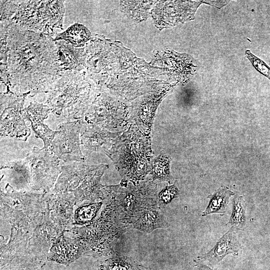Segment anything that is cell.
<instances>
[{"instance_id":"1","label":"cell","mask_w":270,"mask_h":270,"mask_svg":"<svg viewBox=\"0 0 270 270\" xmlns=\"http://www.w3.org/2000/svg\"><path fill=\"white\" fill-rule=\"evenodd\" d=\"M64 72L54 38L10 20L0 35V78L5 92L32 97L46 92Z\"/></svg>"},{"instance_id":"2","label":"cell","mask_w":270,"mask_h":270,"mask_svg":"<svg viewBox=\"0 0 270 270\" xmlns=\"http://www.w3.org/2000/svg\"><path fill=\"white\" fill-rule=\"evenodd\" d=\"M98 92L83 70L66 72L46 92L44 104L58 118L80 120L84 118Z\"/></svg>"},{"instance_id":"3","label":"cell","mask_w":270,"mask_h":270,"mask_svg":"<svg viewBox=\"0 0 270 270\" xmlns=\"http://www.w3.org/2000/svg\"><path fill=\"white\" fill-rule=\"evenodd\" d=\"M126 182L143 180L150 172L152 151L150 137L130 126L119 132L106 154Z\"/></svg>"},{"instance_id":"4","label":"cell","mask_w":270,"mask_h":270,"mask_svg":"<svg viewBox=\"0 0 270 270\" xmlns=\"http://www.w3.org/2000/svg\"><path fill=\"white\" fill-rule=\"evenodd\" d=\"M64 1L21 0L12 21L20 27L52 37L62 29Z\"/></svg>"},{"instance_id":"5","label":"cell","mask_w":270,"mask_h":270,"mask_svg":"<svg viewBox=\"0 0 270 270\" xmlns=\"http://www.w3.org/2000/svg\"><path fill=\"white\" fill-rule=\"evenodd\" d=\"M84 120L112 132L124 131L130 126V108L115 96L98 92L86 112Z\"/></svg>"},{"instance_id":"6","label":"cell","mask_w":270,"mask_h":270,"mask_svg":"<svg viewBox=\"0 0 270 270\" xmlns=\"http://www.w3.org/2000/svg\"><path fill=\"white\" fill-rule=\"evenodd\" d=\"M25 97L12 92L0 94V136L26 141L30 131L25 124L22 110Z\"/></svg>"},{"instance_id":"7","label":"cell","mask_w":270,"mask_h":270,"mask_svg":"<svg viewBox=\"0 0 270 270\" xmlns=\"http://www.w3.org/2000/svg\"><path fill=\"white\" fill-rule=\"evenodd\" d=\"M84 118L60 124L49 149L64 162H82L86 160L80 149V134Z\"/></svg>"},{"instance_id":"8","label":"cell","mask_w":270,"mask_h":270,"mask_svg":"<svg viewBox=\"0 0 270 270\" xmlns=\"http://www.w3.org/2000/svg\"><path fill=\"white\" fill-rule=\"evenodd\" d=\"M24 160L30 176L37 180L43 179L51 182L62 170L60 160L49 148L34 147Z\"/></svg>"},{"instance_id":"9","label":"cell","mask_w":270,"mask_h":270,"mask_svg":"<svg viewBox=\"0 0 270 270\" xmlns=\"http://www.w3.org/2000/svg\"><path fill=\"white\" fill-rule=\"evenodd\" d=\"M162 96H147L136 100L130 108V124L150 136L156 110Z\"/></svg>"},{"instance_id":"10","label":"cell","mask_w":270,"mask_h":270,"mask_svg":"<svg viewBox=\"0 0 270 270\" xmlns=\"http://www.w3.org/2000/svg\"><path fill=\"white\" fill-rule=\"evenodd\" d=\"M50 112V110L47 105L35 100L30 102V104L22 110L24 120L30 122L32 128L36 135L42 140L44 148H49L58 132L57 130H52L44 123V120Z\"/></svg>"},{"instance_id":"11","label":"cell","mask_w":270,"mask_h":270,"mask_svg":"<svg viewBox=\"0 0 270 270\" xmlns=\"http://www.w3.org/2000/svg\"><path fill=\"white\" fill-rule=\"evenodd\" d=\"M118 133L97 126L88 124L80 136V143L90 152H101L106 154L112 148Z\"/></svg>"},{"instance_id":"12","label":"cell","mask_w":270,"mask_h":270,"mask_svg":"<svg viewBox=\"0 0 270 270\" xmlns=\"http://www.w3.org/2000/svg\"><path fill=\"white\" fill-rule=\"evenodd\" d=\"M55 43L61 68L64 74L70 71H81L86 67L84 48H75L64 40H56Z\"/></svg>"},{"instance_id":"13","label":"cell","mask_w":270,"mask_h":270,"mask_svg":"<svg viewBox=\"0 0 270 270\" xmlns=\"http://www.w3.org/2000/svg\"><path fill=\"white\" fill-rule=\"evenodd\" d=\"M234 230L230 228L218 241L213 248L200 256V259L211 264H215L228 254L237 256L240 245Z\"/></svg>"},{"instance_id":"14","label":"cell","mask_w":270,"mask_h":270,"mask_svg":"<svg viewBox=\"0 0 270 270\" xmlns=\"http://www.w3.org/2000/svg\"><path fill=\"white\" fill-rule=\"evenodd\" d=\"M132 223L134 228L146 232L164 226V222L159 211L153 207L140 209L134 216Z\"/></svg>"},{"instance_id":"15","label":"cell","mask_w":270,"mask_h":270,"mask_svg":"<svg viewBox=\"0 0 270 270\" xmlns=\"http://www.w3.org/2000/svg\"><path fill=\"white\" fill-rule=\"evenodd\" d=\"M90 38V32L84 25L75 24L66 31L57 34L54 40H64L75 48H82Z\"/></svg>"},{"instance_id":"16","label":"cell","mask_w":270,"mask_h":270,"mask_svg":"<svg viewBox=\"0 0 270 270\" xmlns=\"http://www.w3.org/2000/svg\"><path fill=\"white\" fill-rule=\"evenodd\" d=\"M234 193L227 188L222 187L214 194L208 196L210 198L209 204L202 212V216L217 213L222 216L225 214L230 198Z\"/></svg>"},{"instance_id":"17","label":"cell","mask_w":270,"mask_h":270,"mask_svg":"<svg viewBox=\"0 0 270 270\" xmlns=\"http://www.w3.org/2000/svg\"><path fill=\"white\" fill-rule=\"evenodd\" d=\"M171 158L167 154L161 153L153 158L152 162L151 170L152 180L166 181L170 183L172 178L170 173Z\"/></svg>"},{"instance_id":"18","label":"cell","mask_w":270,"mask_h":270,"mask_svg":"<svg viewBox=\"0 0 270 270\" xmlns=\"http://www.w3.org/2000/svg\"><path fill=\"white\" fill-rule=\"evenodd\" d=\"M246 206L242 196H236L232 200V212L226 225L234 230L242 229L246 223Z\"/></svg>"},{"instance_id":"19","label":"cell","mask_w":270,"mask_h":270,"mask_svg":"<svg viewBox=\"0 0 270 270\" xmlns=\"http://www.w3.org/2000/svg\"><path fill=\"white\" fill-rule=\"evenodd\" d=\"M102 270H146L141 264L132 258L122 256L106 260Z\"/></svg>"},{"instance_id":"20","label":"cell","mask_w":270,"mask_h":270,"mask_svg":"<svg viewBox=\"0 0 270 270\" xmlns=\"http://www.w3.org/2000/svg\"><path fill=\"white\" fill-rule=\"evenodd\" d=\"M21 0H0V21L11 20Z\"/></svg>"},{"instance_id":"21","label":"cell","mask_w":270,"mask_h":270,"mask_svg":"<svg viewBox=\"0 0 270 270\" xmlns=\"http://www.w3.org/2000/svg\"><path fill=\"white\" fill-rule=\"evenodd\" d=\"M102 203H96L84 206L78 210V220L86 222L92 220L96 216L101 206Z\"/></svg>"},{"instance_id":"22","label":"cell","mask_w":270,"mask_h":270,"mask_svg":"<svg viewBox=\"0 0 270 270\" xmlns=\"http://www.w3.org/2000/svg\"><path fill=\"white\" fill-rule=\"evenodd\" d=\"M246 54L255 68L270 80V68L264 61L252 54L249 50H246Z\"/></svg>"},{"instance_id":"23","label":"cell","mask_w":270,"mask_h":270,"mask_svg":"<svg viewBox=\"0 0 270 270\" xmlns=\"http://www.w3.org/2000/svg\"><path fill=\"white\" fill-rule=\"evenodd\" d=\"M178 196V190L174 184L167 186L159 194V202L162 204L166 206Z\"/></svg>"},{"instance_id":"24","label":"cell","mask_w":270,"mask_h":270,"mask_svg":"<svg viewBox=\"0 0 270 270\" xmlns=\"http://www.w3.org/2000/svg\"><path fill=\"white\" fill-rule=\"evenodd\" d=\"M198 270H212L210 268L204 264H200L198 266Z\"/></svg>"}]
</instances>
